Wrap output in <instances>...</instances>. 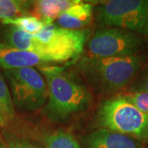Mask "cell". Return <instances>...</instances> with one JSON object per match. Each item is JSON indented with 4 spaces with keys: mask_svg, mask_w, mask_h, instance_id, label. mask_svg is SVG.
Masks as SVG:
<instances>
[{
    "mask_svg": "<svg viewBox=\"0 0 148 148\" xmlns=\"http://www.w3.org/2000/svg\"><path fill=\"white\" fill-rule=\"evenodd\" d=\"M0 113L7 122L11 121L15 117V107L12 102L11 91L6 83L3 76L0 72Z\"/></svg>",
    "mask_w": 148,
    "mask_h": 148,
    "instance_id": "16",
    "label": "cell"
},
{
    "mask_svg": "<svg viewBox=\"0 0 148 148\" xmlns=\"http://www.w3.org/2000/svg\"><path fill=\"white\" fill-rule=\"evenodd\" d=\"M124 96L138 110L146 114H148V92L137 90Z\"/></svg>",
    "mask_w": 148,
    "mask_h": 148,
    "instance_id": "17",
    "label": "cell"
},
{
    "mask_svg": "<svg viewBox=\"0 0 148 148\" xmlns=\"http://www.w3.org/2000/svg\"><path fill=\"white\" fill-rule=\"evenodd\" d=\"M143 62L138 54L113 58L85 56L77 69L97 92L109 94L126 86L137 75Z\"/></svg>",
    "mask_w": 148,
    "mask_h": 148,
    "instance_id": "2",
    "label": "cell"
},
{
    "mask_svg": "<svg viewBox=\"0 0 148 148\" xmlns=\"http://www.w3.org/2000/svg\"><path fill=\"white\" fill-rule=\"evenodd\" d=\"M4 39L5 44L12 47L32 52L42 58L43 45L34 35L22 32L13 26H9L4 31Z\"/></svg>",
    "mask_w": 148,
    "mask_h": 148,
    "instance_id": "12",
    "label": "cell"
},
{
    "mask_svg": "<svg viewBox=\"0 0 148 148\" xmlns=\"http://www.w3.org/2000/svg\"><path fill=\"white\" fill-rule=\"evenodd\" d=\"M34 36L44 45L45 60L53 65L69 61L81 54L88 34L82 30L71 31L50 24L45 25Z\"/></svg>",
    "mask_w": 148,
    "mask_h": 148,
    "instance_id": "6",
    "label": "cell"
},
{
    "mask_svg": "<svg viewBox=\"0 0 148 148\" xmlns=\"http://www.w3.org/2000/svg\"><path fill=\"white\" fill-rule=\"evenodd\" d=\"M101 27H119L148 38V0H111L96 10Z\"/></svg>",
    "mask_w": 148,
    "mask_h": 148,
    "instance_id": "4",
    "label": "cell"
},
{
    "mask_svg": "<svg viewBox=\"0 0 148 148\" xmlns=\"http://www.w3.org/2000/svg\"><path fill=\"white\" fill-rule=\"evenodd\" d=\"M143 40L134 32L119 27L97 30L87 42L89 56L95 58L124 57L138 54Z\"/></svg>",
    "mask_w": 148,
    "mask_h": 148,
    "instance_id": "7",
    "label": "cell"
},
{
    "mask_svg": "<svg viewBox=\"0 0 148 148\" xmlns=\"http://www.w3.org/2000/svg\"><path fill=\"white\" fill-rule=\"evenodd\" d=\"M96 122L101 128L148 143V114L138 110L124 95L103 101L96 113Z\"/></svg>",
    "mask_w": 148,
    "mask_h": 148,
    "instance_id": "3",
    "label": "cell"
},
{
    "mask_svg": "<svg viewBox=\"0 0 148 148\" xmlns=\"http://www.w3.org/2000/svg\"><path fill=\"white\" fill-rule=\"evenodd\" d=\"M38 69L47 85L48 100L43 113L49 120L65 123L90 107V90L73 73L54 65L40 66Z\"/></svg>",
    "mask_w": 148,
    "mask_h": 148,
    "instance_id": "1",
    "label": "cell"
},
{
    "mask_svg": "<svg viewBox=\"0 0 148 148\" xmlns=\"http://www.w3.org/2000/svg\"><path fill=\"white\" fill-rule=\"evenodd\" d=\"M82 144L85 148H145L144 143L138 139L106 128L86 135Z\"/></svg>",
    "mask_w": 148,
    "mask_h": 148,
    "instance_id": "8",
    "label": "cell"
},
{
    "mask_svg": "<svg viewBox=\"0 0 148 148\" xmlns=\"http://www.w3.org/2000/svg\"><path fill=\"white\" fill-rule=\"evenodd\" d=\"M138 90H144V91L148 92V75L147 77L143 80V82L141 83V85H140V86L138 87Z\"/></svg>",
    "mask_w": 148,
    "mask_h": 148,
    "instance_id": "19",
    "label": "cell"
},
{
    "mask_svg": "<svg viewBox=\"0 0 148 148\" xmlns=\"http://www.w3.org/2000/svg\"><path fill=\"white\" fill-rule=\"evenodd\" d=\"M48 65L36 53L23 51L0 42V67L3 70L35 68Z\"/></svg>",
    "mask_w": 148,
    "mask_h": 148,
    "instance_id": "9",
    "label": "cell"
},
{
    "mask_svg": "<svg viewBox=\"0 0 148 148\" xmlns=\"http://www.w3.org/2000/svg\"><path fill=\"white\" fill-rule=\"evenodd\" d=\"M11 89L14 107L27 112H35L45 106L48 100L46 82L35 68L3 70Z\"/></svg>",
    "mask_w": 148,
    "mask_h": 148,
    "instance_id": "5",
    "label": "cell"
},
{
    "mask_svg": "<svg viewBox=\"0 0 148 148\" xmlns=\"http://www.w3.org/2000/svg\"><path fill=\"white\" fill-rule=\"evenodd\" d=\"M2 22L4 25L13 26L22 32H27L31 35L37 34L45 26V24L36 16L29 14L17 16L12 19L4 20L2 21Z\"/></svg>",
    "mask_w": 148,
    "mask_h": 148,
    "instance_id": "15",
    "label": "cell"
},
{
    "mask_svg": "<svg viewBox=\"0 0 148 148\" xmlns=\"http://www.w3.org/2000/svg\"><path fill=\"white\" fill-rule=\"evenodd\" d=\"M42 140L45 148H82L73 135L64 130L48 132Z\"/></svg>",
    "mask_w": 148,
    "mask_h": 148,
    "instance_id": "14",
    "label": "cell"
},
{
    "mask_svg": "<svg viewBox=\"0 0 148 148\" xmlns=\"http://www.w3.org/2000/svg\"><path fill=\"white\" fill-rule=\"evenodd\" d=\"M92 16L93 5L79 1L58 16V27L71 31H80L90 23Z\"/></svg>",
    "mask_w": 148,
    "mask_h": 148,
    "instance_id": "10",
    "label": "cell"
},
{
    "mask_svg": "<svg viewBox=\"0 0 148 148\" xmlns=\"http://www.w3.org/2000/svg\"><path fill=\"white\" fill-rule=\"evenodd\" d=\"M0 148H42L24 139L0 140Z\"/></svg>",
    "mask_w": 148,
    "mask_h": 148,
    "instance_id": "18",
    "label": "cell"
},
{
    "mask_svg": "<svg viewBox=\"0 0 148 148\" xmlns=\"http://www.w3.org/2000/svg\"><path fill=\"white\" fill-rule=\"evenodd\" d=\"M7 123V120L5 119V118L3 116V114L0 113V128L3 127H4Z\"/></svg>",
    "mask_w": 148,
    "mask_h": 148,
    "instance_id": "20",
    "label": "cell"
},
{
    "mask_svg": "<svg viewBox=\"0 0 148 148\" xmlns=\"http://www.w3.org/2000/svg\"><path fill=\"white\" fill-rule=\"evenodd\" d=\"M80 0H39L34 1L36 16L45 25H50L64 12L79 3Z\"/></svg>",
    "mask_w": 148,
    "mask_h": 148,
    "instance_id": "11",
    "label": "cell"
},
{
    "mask_svg": "<svg viewBox=\"0 0 148 148\" xmlns=\"http://www.w3.org/2000/svg\"><path fill=\"white\" fill-rule=\"evenodd\" d=\"M34 5V1L0 0V20L4 21L27 15Z\"/></svg>",
    "mask_w": 148,
    "mask_h": 148,
    "instance_id": "13",
    "label": "cell"
}]
</instances>
